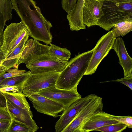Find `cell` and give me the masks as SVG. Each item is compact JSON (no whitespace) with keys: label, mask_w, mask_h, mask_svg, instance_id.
<instances>
[{"label":"cell","mask_w":132,"mask_h":132,"mask_svg":"<svg viewBox=\"0 0 132 132\" xmlns=\"http://www.w3.org/2000/svg\"><path fill=\"white\" fill-rule=\"evenodd\" d=\"M12 120L0 121V132H7Z\"/></svg>","instance_id":"obj_31"},{"label":"cell","mask_w":132,"mask_h":132,"mask_svg":"<svg viewBox=\"0 0 132 132\" xmlns=\"http://www.w3.org/2000/svg\"><path fill=\"white\" fill-rule=\"evenodd\" d=\"M3 43V40L0 39V47L1 46V45H2Z\"/></svg>","instance_id":"obj_37"},{"label":"cell","mask_w":132,"mask_h":132,"mask_svg":"<svg viewBox=\"0 0 132 132\" xmlns=\"http://www.w3.org/2000/svg\"><path fill=\"white\" fill-rule=\"evenodd\" d=\"M116 39L111 30L98 40L93 48V54L85 75H92L95 72L98 65L112 49Z\"/></svg>","instance_id":"obj_7"},{"label":"cell","mask_w":132,"mask_h":132,"mask_svg":"<svg viewBox=\"0 0 132 132\" xmlns=\"http://www.w3.org/2000/svg\"><path fill=\"white\" fill-rule=\"evenodd\" d=\"M77 0H62V7L67 14L71 11Z\"/></svg>","instance_id":"obj_28"},{"label":"cell","mask_w":132,"mask_h":132,"mask_svg":"<svg viewBox=\"0 0 132 132\" xmlns=\"http://www.w3.org/2000/svg\"><path fill=\"white\" fill-rule=\"evenodd\" d=\"M102 9L104 15L97 25L106 31L117 23L132 18V2L121 3L104 0Z\"/></svg>","instance_id":"obj_4"},{"label":"cell","mask_w":132,"mask_h":132,"mask_svg":"<svg viewBox=\"0 0 132 132\" xmlns=\"http://www.w3.org/2000/svg\"><path fill=\"white\" fill-rule=\"evenodd\" d=\"M97 95L93 94L81 97L72 103L63 111L55 123L56 132L62 131L73 120L81 110Z\"/></svg>","instance_id":"obj_9"},{"label":"cell","mask_w":132,"mask_h":132,"mask_svg":"<svg viewBox=\"0 0 132 132\" xmlns=\"http://www.w3.org/2000/svg\"><path fill=\"white\" fill-rule=\"evenodd\" d=\"M23 87L20 86H8L0 88L2 92H11L13 93H22Z\"/></svg>","instance_id":"obj_30"},{"label":"cell","mask_w":132,"mask_h":132,"mask_svg":"<svg viewBox=\"0 0 132 132\" xmlns=\"http://www.w3.org/2000/svg\"><path fill=\"white\" fill-rule=\"evenodd\" d=\"M108 117L113 119L119 123L127 125L128 128H132V117L130 116H114L106 113Z\"/></svg>","instance_id":"obj_25"},{"label":"cell","mask_w":132,"mask_h":132,"mask_svg":"<svg viewBox=\"0 0 132 132\" xmlns=\"http://www.w3.org/2000/svg\"><path fill=\"white\" fill-rule=\"evenodd\" d=\"M3 93L6 99L11 101L22 108L31 110L29 104L23 93H13L11 92Z\"/></svg>","instance_id":"obj_19"},{"label":"cell","mask_w":132,"mask_h":132,"mask_svg":"<svg viewBox=\"0 0 132 132\" xmlns=\"http://www.w3.org/2000/svg\"><path fill=\"white\" fill-rule=\"evenodd\" d=\"M13 9L11 0H0V39L2 40L3 30L6 22L12 18Z\"/></svg>","instance_id":"obj_18"},{"label":"cell","mask_w":132,"mask_h":132,"mask_svg":"<svg viewBox=\"0 0 132 132\" xmlns=\"http://www.w3.org/2000/svg\"><path fill=\"white\" fill-rule=\"evenodd\" d=\"M7 100V106L9 110L15 116L13 120L21 122L29 128L33 130L35 132L39 127L35 121L32 119L33 114L31 110L22 109L14 104L11 101Z\"/></svg>","instance_id":"obj_13"},{"label":"cell","mask_w":132,"mask_h":132,"mask_svg":"<svg viewBox=\"0 0 132 132\" xmlns=\"http://www.w3.org/2000/svg\"><path fill=\"white\" fill-rule=\"evenodd\" d=\"M29 32L21 40L16 47L6 59L3 65L8 69L12 68L18 69V61L21 54L28 40Z\"/></svg>","instance_id":"obj_17"},{"label":"cell","mask_w":132,"mask_h":132,"mask_svg":"<svg viewBox=\"0 0 132 132\" xmlns=\"http://www.w3.org/2000/svg\"><path fill=\"white\" fill-rule=\"evenodd\" d=\"M112 49L114 50L119 57V63L123 68L124 76L132 73V58L129 55L124 41L121 37L116 38Z\"/></svg>","instance_id":"obj_14"},{"label":"cell","mask_w":132,"mask_h":132,"mask_svg":"<svg viewBox=\"0 0 132 132\" xmlns=\"http://www.w3.org/2000/svg\"><path fill=\"white\" fill-rule=\"evenodd\" d=\"M26 72L25 70H19L15 68H10L6 70L5 72L3 74L2 76L4 78H9L22 74Z\"/></svg>","instance_id":"obj_27"},{"label":"cell","mask_w":132,"mask_h":132,"mask_svg":"<svg viewBox=\"0 0 132 132\" xmlns=\"http://www.w3.org/2000/svg\"><path fill=\"white\" fill-rule=\"evenodd\" d=\"M94 49L77 55L69 61L60 73L55 86L58 88L70 90L79 84L86 71Z\"/></svg>","instance_id":"obj_3"},{"label":"cell","mask_w":132,"mask_h":132,"mask_svg":"<svg viewBox=\"0 0 132 132\" xmlns=\"http://www.w3.org/2000/svg\"><path fill=\"white\" fill-rule=\"evenodd\" d=\"M104 0H85L82 12V20L88 27L97 25L99 20L104 15L102 9Z\"/></svg>","instance_id":"obj_12"},{"label":"cell","mask_w":132,"mask_h":132,"mask_svg":"<svg viewBox=\"0 0 132 132\" xmlns=\"http://www.w3.org/2000/svg\"><path fill=\"white\" fill-rule=\"evenodd\" d=\"M60 72H50L30 74L24 84L22 93L26 97L56 85Z\"/></svg>","instance_id":"obj_6"},{"label":"cell","mask_w":132,"mask_h":132,"mask_svg":"<svg viewBox=\"0 0 132 132\" xmlns=\"http://www.w3.org/2000/svg\"><path fill=\"white\" fill-rule=\"evenodd\" d=\"M49 46L36 40L26 47L19 60L18 65L25 63L31 74L50 72H61L69 61L57 58L50 54Z\"/></svg>","instance_id":"obj_2"},{"label":"cell","mask_w":132,"mask_h":132,"mask_svg":"<svg viewBox=\"0 0 132 132\" xmlns=\"http://www.w3.org/2000/svg\"><path fill=\"white\" fill-rule=\"evenodd\" d=\"M127 127L126 125L119 123L104 126L96 129L94 131L104 132H121L126 129Z\"/></svg>","instance_id":"obj_24"},{"label":"cell","mask_w":132,"mask_h":132,"mask_svg":"<svg viewBox=\"0 0 132 132\" xmlns=\"http://www.w3.org/2000/svg\"><path fill=\"white\" fill-rule=\"evenodd\" d=\"M102 98L97 95L81 110L62 132H81L84 124L92 115L102 111Z\"/></svg>","instance_id":"obj_8"},{"label":"cell","mask_w":132,"mask_h":132,"mask_svg":"<svg viewBox=\"0 0 132 132\" xmlns=\"http://www.w3.org/2000/svg\"><path fill=\"white\" fill-rule=\"evenodd\" d=\"M119 123L108 117L103 111L95 113L84 124L81 132H88L104 126Z\"/></svg>","instance_id":"obj_15"},{"label":"cell","mask_w":132,"mask_h":132,"mask_svg":"<svg viewBox=\"0 0 132 132\" xmlns=\"http://www.w3.org/2000/svg\"><path fill=\"white\" fill-rule=\"evenodd\" d=\"M5 71H4L0 72V84L3 81V80L5 79L2 76L3 74L4 73Z\"/></svg>","instance_id":"obj_36"},{"label":"cell","mask_w":132,"mask_h":132,"mask_svg":"<svg viewBox=\"0 0 132 132\" xmlns=\"http://www.w3.org/2000/svg\"><path fill=\"white\" fill-rule=\"evenodd\" d=\"M77 87L71 89L65 90L57 88L55 85L43 89L37 93L61 104L65 110L73 102L81 97L77 91Z\"/></svg>","instance_id":"obj_10"},{"label":"cell","mask_w":132,"mask_h":132,"mask_svg":"<svg viewBox=\"0 0 132 132\" xmlns=\"http://www.w3.org/2000/svg\"><path fill=\"white\" fill-rule=\"evenodd\" d=\"M14 9L27 28L29 36L47 45L51 43L52 25L42 15L33 0H11Z\"/></svg>","instance_id":"obj_1"},{"label":"cell","mask_w":132,"mask_h":132,"mask_svg":"<svg viewBox=\"0 0 132 132\" xmlns=\"http://www.w3.org/2000/svg\"><path fill=\"white\" fill-rule=\"evenodd\" d=\"M8 69L3 65L0 66V72L4 71H5L6 70Z\"/></svg>","instance_id":"obj_35"},{"label":"cell","mask_w":132,"mask_h":132,"mask_svg":"<svg viewBox=\"0 0 132 132\" xmlns=\"http://www.w3.org/2000/svg\"><path fill=\"white\" fill-rule=\"evenodd\" d=\"M6 106V99L3 93L0 91V108H4Z\"/></svg>","instance_id":"obj_32"},{"label":"cell","mask_w":132,"mask_h":132,"mask_svg":"<svg viewBox=\"0 0 132 132\" xmlns=\"http://www.w3.org/2000/svg\"><path fill=\"white\" fill-rule=\"evenodd\" d=\"M112 28L111 30L116 38L120 36L123 37L132 30V18L117 23Z\"/></svg>","instance_id":"obj_21"},{"label":"cell","mask_w":132,"mask_h":132,"mask_svg":"<svg viewBox=\"0 0 132 132\" xmlns=\"http://www.w3.org/2000/svg\"><path fill=\"white\" fill-rule=\"evenodd\" d=\"M85 1L77 0L71 11L67 14V18L71 31H78L86 28L82 20V12Z\"/></svg>","instance_id":"obj_16"},{"label":"cell","mask_w":132,"mask_h":132,"mask_svg":"<svg viewBox=\"0 0 132 132\" xmlns=\"http://www.w3.org/2000/svg\"><path fill=\"white\" fill-rule=\"evenodd\" d=\"M28 32L27 27L21 21L17 23H12L7 26L3 31V43L0 46L5 58L3 64L21 40Z\"/></svg>","instance_id":"obj_5"},{"label":"cell","mask_w":132,"mask_h":132,"mask_svg":"<svg viewBox=\"0 0 132 132\" xmlns=\"http://www.w3.org/2000/svg\"><path fill=\"white\" fill-rule=\"evenodd\" d=\"M35 132V131L25 124L13 119L7 130V132Z\"/></svg>","instance_id":"obj_23"},{"label":"cell","mask_w":132,"mask_h":132,"mask_svg":"<svg viewBox=\"0 0 132 132\" xmlns=\"http://www.w3.org/2000/svg\"><path fill=\"white\" fill-rule=\"evenodd\" d=\"M106 1L118 3H125L132 2V0H104Z\"/></svg>","instance_id":"obj_34"},{"label":"cell","mask_w":132,"mask_h":132,"mask_svg":"<svg viewBox=\"0 0 132 132\" xmlns=\"http://www.w3.org/2000/svg\"><path fill=\"white\" fill-rule=\"evenodd\" d=\"M30 71L15 77L5 78L0 84V88L8 86H20L23 87L25 82L30 75Z\"/></svg>","instance_id":"obj_20"},{"label":"cell","mask_w":132,"mask_h":132,"mask_svg":"<svg viewBox=\"0 0 132 132\" xmlns=\"http://www.w3.org/2000/svg\"><path fill=\"white\" fill-rule=\"evenodd\" d=\"M33 107L38 112L56 118L64 110V106L59 102L42 96L37 93L28 97Z\"/></svg>","instance_id":"obj_11"},{"label":"cell","mask_w":132,"mask_h":132,"mask_svg":"<svg viewBox=\"0 0 132 132\" xmlns=\"http://www.w3.org/2000/svg\"><path fill=\"white\" fill-rule=\"evenodd\" d=\"M49 45L50 54L60 59L69 61L71 54L69 50L66 48H61L51 43Z\"/></svg>","instance_id":"obj_22"},{"label":"cell","mask_w":132,"mask_h":132,"mask_svg":"<svg viewBox=\"0 0 132 132\" xmlns=\"http://www.w3.org/2000/svg\"><path fill=\"white\" fill-rule=\"evenodd\" d=\"M5 59L4 54L0 47V66L3 65Z\"/></svg>","instance_id":"obj_33"},{"label":"cell","mask_w":132,"mask_h":132,"mask_svg":"<svg viewBox=\"0 0 132 132\" xmlns=\"http://www.w3.org/2000/svg\"><path fill=\"white\" fill-rule=\"evenodd\" d=\"M109 81H117L121 83L132 90V73L124 77L114 80L100 82V83Z\"/></svg>","instance_id":"obj_29"},{"label":"cell","mask_w":132,"mask_h":132,"mask_svg":"<svg viewBox=\"0 0 132 132\" xmlns=\"http://www.w3.org/2000/svg\"><path fill=\"white\" fill-rule=\"evenodd\" d=\"M16 116L9 110L7 106L0 108V121L12 120Z\"/></svg>","instance_id":"obj_26"}]
</instances>
